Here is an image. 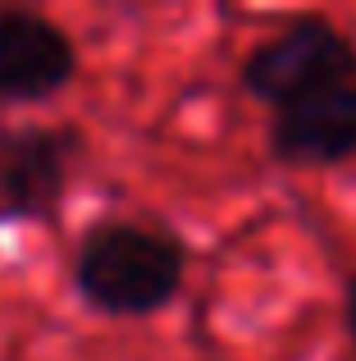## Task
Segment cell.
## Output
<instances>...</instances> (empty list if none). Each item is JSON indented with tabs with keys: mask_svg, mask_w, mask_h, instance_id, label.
<instances>
[{
	"mask_svg": "<svg viewBox=\"0 0 356 361\" xmlns=\"http://www.w3.org/2000/svg\"><path fill=\"white\" fill-rule=\"evenodd\" d=\"M82 137L60 123L0 128V215L9 220H55L69 192Z\"/></svg>",
	"mask_w": 356,
	"mask_h": 361,
	"instance_id": "cell-3",
	"label": "cell"
},
{
	"mask_svg": "<svg viewBox=\"0 0 356 361\" xmlns=\"http://www.w3.org/2000/svg\"><path fill=\"white\" fill-rule=\"evenodd\" d=\"M187 279V247L178 233L137 220H101L73 252V288L101 316H155Z\"/></svg>",
	"mask_w": 356,
	"mask_h": 361,
	"instance_id": "cell-1",
	"label": "cell"
},
{
	"mask_svg": "<svg viewBox=\"0 0 356 361\" xmlns=\"http://www.w3.org/2000/svg\"><path fill=\"white\" fill-rule=\"evenodd\" d=\"M343 329H348V343L356 353V274H348V283H343Z\"/></svg>",
	"mask_w": 356,
	"mask_h": 361,
	"instance_id": "cell-6",
	"label": "cell"
},
{
	"mask_svg": "<svg viewBox=\"0 0 356 361\" xmlns=\"http://www.w3.org/2000/svg\"><path fill=\"white\" fill-rule=\"evenodd\" d=\"M269 156L293 169H333L343 160H356V82L274 110Z\"/></svg>",
	"mask_w": 356,
	"mask_h": 361,
	"instance_id": "cell-5",
	"label": "cell"
},
{
	"mask_svg": "<svg viewBox=\"0 0 356 361\" xmlns=\"http://www.w3.org/2000/svg\"><path fill=\"white\" fill-rule=\"evenodd\" d=\"M73 73L78 51L55 18L37 9H0V101H51L73 82Z\"/></svg>",
	"mask_w": 356,
	"mask_h": 361,
	"instance_id": "cell-4",
	"label": "cell"
},
{
	"mask_svg": "<svg viewBox=\"0 0 356 361\" xmlns=\"http://www.w3.org/2000/svg\"><path fill=\"white\" fill-rule=\"evenodd\" d=\"M238 78L247 97L274 110L302 106L311 97L356 82V42L324 14H302L260 46H251Z\"/></svg>",
	"mask_w": 356,
	"mask_h": 361,
	"instance_id": "cell-2",
	"label": "cell"
}]
</instances>
